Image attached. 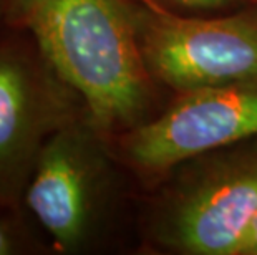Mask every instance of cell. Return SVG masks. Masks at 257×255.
I'll list each match as a JSON object with an SVG mask.
<instances>
[{
    "label": "cell",
    "instance_id": "obj_6",
    "mask_svg": "<svg viewBox=\"0 0 257 255\" xmlns=\"http://www.w3.org/2000/svg\"><path fill=\"white\" fill-rule=\"evenodd\" d=\"M57 91L25 48L0 43V207L24 197L38 153L63 126Z\"/></svg>",
    "mask_w": 257,
    "mask_h": 255
},
{
    "label": "cell",
    "instance_id": "obj_1",
    "mask_svg": "<svg viewBox=\"0 0 257 255\" xmlns=\"http://www.w3.org/2000/svg\"><path fill=\"white\" fill-rule=\"evenodd\" d=\"M58 80L83 100L93 128H131L150 100L135 12L124 0H10Z\"/></svg>",
    "mask_w": 257,
    "mask_h": 255
},
{
    "label": "cell",
    "instance_id": "obj_3",
    "mask_svg": "<svg viewBox=\"0 0 257 255\" xmlns=\"http://www.w3.org/2000/svg\"><path fill=\"white\" fill-rule=\"evenodd\" d=\"M257 138V78L184 91L160 118L126 136L136 167L161 172L191 157Z\"/></svg>",
    "mask_w": 257,
    "mask_h": 255
},
{
    "label": "cell",
    "instance_id": "obj_7",
    "mask_svg": "<svg viewBox=\"0 0 257 255\" xmlns=\"http://www.w3.org/2000/svg\"><path fill=\"white\" fill-rule=\"evenodd\" d=\"M22 242L15 225L7 217L0 214V255H10L20 252Z\"/></svg>",
    "mask_w": 257,
    "mask_h": 255
},
{
    "label": "cell",
    "instance_id": "obj_10",
    "mask_svg": "<svg viewBox=\"0 0 257 255\" xmlns=\"http://www.w3.org/2000/svg\"><path fill=\"white\" fill-rule=\"evenodd\" d=\"M10 0H0V15L4 12H7V5H9Z\"/></svg>",
    "mask_w": 257,
    "mask_h": 255
},
{
    "label": "cell",
    "instance_id": "obj_9",
    "mask_svg": "<svg viewBox=\"0 0 257 255\" xmlns=\"http://www.w3.org/2000/svg\"><path fill=\"white\" fill-rule=\"evenodd\" d=\"M174 2L196 9H219V7H226L232 0H174Z\"/></svg>",
    "mask_w": 257,
    "mask_h": 255
},
{
    "label": "cell",
    "instance_id": "obj_5",
    "mask_svg": "<svg viewBox=\"0 0 257 255\" xmlns=\"http://www.w3.org/2000/svg\"><path fill=\"white\" fill-rule=\"evenodd\" d=\"M83 128L65 123L38 153L24 199L60 250L81 248L95 225L101 161Z\"/></svg>",
    "mask_w": 257,
    "mask_h": 255
},
{
    "label": "cell",
    "instance_id": "obj_2",
    "mask_svg": "<svg viewBox=\"0 0 257 255\" xmlns=\"http://www.w3.org/2000/svg\"><path fill=\"white\" fill-rule=\"evenodd\" d=\"M135 19L148 72L176 91L257 78V12L188 19L148 4Z\"/></svg>",
    "mask_w": 257,
    "mask_h": 255
},
{
    "label": "cell",
    "instance_id": "obj_8",
    "mask_svg": "<svg viewBox=\"0 0 257 255\" xmlns=\"http://www.w3.org/2000/svg\"><path fill=\"white\" fill-rule=\"evenodd\" d=\"M236 255H257V219L245 234L244 240L240 242Z\"/></svg>",
    "mask_w": 257,
    "mask_h": 255
},
{
    "label": "cell",
    "instance_id": "obj_4",
    "mask_svg": "<svg viewBox=\"0 0 257 255\" xmlns=\"http://www.w3.org/2000/svg\"><path fill=\"white\" fill-rule=\"evenodd\" d=\"M255 219L257 138L186 184L169 212L166 238L188 253L236 255Z\"/></svg>",
    "mask_w": 257,
    "mask_h": 255
}]
</instances>
